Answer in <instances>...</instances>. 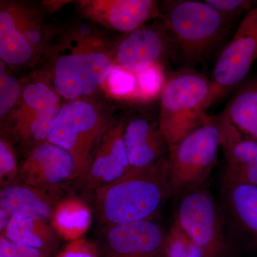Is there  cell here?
I'll return each instance as SVG.
<instances>
[{
  "instance_id": "cell-26",
  "label": "cell",
  "mask_w": 257,
  "mask_h": 257,
  "mask_svg": "<svg viewBox=\"0 0 257 257\" xmlns=\"http://www.w3.org/2000/svg\"><path fill=\"white\" fill-rule=\"evenodd\" d=\"M109 92L116 96H124L133 92L136 85V79L132 72L114 66L108 76Z\"/></svg>"
},
{
  "instance_id": "cell-19",
  "label": "cell",
  "mask_w": 257,
  "mask_h": 257,
  "mask_svg": "<svg viewBox=\"0 0 257 257\" xmlns=\"http://www.w3.org/2000/svg\"><path fill=\"white\" fill-rule=\"evenodd\" d=\"M1 236L19 244L37 248L50 256L60 243V236L52 225L44 219L30 216H13Z\"/></svg>"
},
{
  "instance_id": "cell-25",
  "label": "cell",
  "mask_w": 257,
  "mask_h": 257,
  "mask_svg": "<svg viewBox=\"0 0 257 257\" xmlns=\"http://www.w3.org/2000/svg\"><path fill=\"white\" fill-rule=\"evenodd\" d=\"M20 169L18 157L9 140H0V186L1 189L17 183Z\"/></svg>"
},
{
  "instance_id": "cell-2",
  "label": "cell",
  "mask_w": 257,
  "mask_h": 257,
  "mask_svg": "<svg viewBox=\"0 0 257 257\" xmlns=\"http://www.w3.org/2000/svg\"><path fill=\"white\" fill-rule=\"evenodd\" d=\"M160 10L172 55L186 69L204 63L227 32L229 20L204 1H167Z\"/></svg>"
},
{
  "instance_id": "cell-21",
  "label": "cell",
  "mask_w": 257,
  "mask_h": 257,
  "mask_svg": "<svg viewBox=\"0 0 257 257\" xmlns=\"http://www.w3.org/2000/svg\"><path fill=\"white\" fill-rule=\"evenodd\" d=\"M50 221L60 237L72 241L82 238L90 227L92 212L78 198H66L57 203Z\"/></svg>"
},
{
  "instance_id": "cell-17",
  "label": "cell",
  "mask_w": 257,
  "mask_h": 257,
  "mask_svg": "<svg viewBox=\"0 0 257 257\" xmlns=\"http://www.w3.org/2000/svg\"><path fill=\"white\" fill-rule=\"evenodd\" d=\"M20 109L15 114V130L25 142L30 124L36 120L56 116L60 111V96L41 81L27 84L22 91Z\"/></svg>"
},
{
  "instance_id": "cell-7",
  "label": "cell",
  "mask_w": 257,
  "mask_h": 257,
  "mask_svg": "<svg viewBox=\"0 0 257 257\" xmlns=\"http://www.w3.org/2000/svg\"><path fill=\"white\" fill-rule=\"evenodd\" d=\"M180 198L175 223L199 246L204 257H223L227 251L219 208L200 187Z\"/></svg>"
},
{
  "instance_id": "cell-28",
  "label": "cell",
  "mask_w": 257,
  "mask_h": 257,
  "mask_svg": "<svg viewBox=\"0 0 257 257\" xmlns=\"http://www.w3.org/2000/svg\"><path fill=\"white\" fill-rule=\"evenodd\" d=\"M0 257H50L37 248L13 242L0 236Z\"/></svg>"
},
{
  "instance_id": "cell-15",
  "label": "cell",
  "mask_w": 257,
  "mask_h": 257,
  "mask_svg": "<svg viewBox=\"0 0 257 257\" xmlns=\"http://www.w3.org/2000/svg\"><path fill=\"white\" fill-rule=\"evenodd\" d=\"M224 150V184L257 186V141L243 137L222 116L219 117Z\"/></svg>"
},
{
  "instance_id": "cell-18",
  "label": "cell",
  "mask_w": 257,
  "mask_h": 257,
  "mask_svg": "<svg viewBox=\"0 0 257 257\" xmlns=\"http://www.w3.org/2000/svg\"><path fill=\"white\" fill-rule=\"evenodd\" d=\"M38 53L23 35L15 3H1L0 59L7 65L20 67L32 64Z\"/></svg>"
},
{
  "instance_id": "cell-8",
  "label": "cell",
  "mask_w": 257,
  "mask_h": 257,
  "mask_svg": "<svg viewBox=\"0 0 257 257\" xmlns=\"http://www.w3.org/2000/svg\"><path fill=\"white\" fill-rule=\"evenodd\" d=\"M257 60V3L216 60L211 81L216 99L242 82Z\"/></svg>"
},
{
  "instance_id": "cell-31",
  "label": "cell",
  "mask_w": 257,
  "mask_h": 257,
  "mask_svg": "<svg viewBox=\"0 0 257 257\" xmlns=\"http://www.w3.org/2000/svg\"><path fill=\"white\" fill-rule=\"evenodd\" d=\"M11 218L8 213L0 209V232H1V234L4 232Z\"/></svg>"
},
{
  "instance_id": "cell-14",
  "label": "cell",
  "mask_w": 257,
  "mask_h": 257,
  "mask_svg": "<svg viewBox=\"0 0 257 257\" xmlns=\"http://www.w3.org/2000/svg\"><path fill=\"white\" fill-rule=\"evenodd\" d=\"M124 120L113 121L101 139L84 181L87 188L105 187L132 170L123 142Z\"/></svg>"
},
{
  "instance_id": "cell-29",
  "label": "cell",
  "mask_w": 257,
  "mask_h": 257,
  "mask_svg": "<svg viewBox=\"0 0 257 257\" xmlns=\"http://www.w3.org/2000/svg\"><path fill=\"white\" fill-rule=\"evenodd\" d=\"M98 248L85 238L70 241L55 257H98Z\"/></svg>"
},
{
  "instance_id": "cell-27",
  "label": "cell",
  "mask_w": 257,
  "mask_h": 257,
  "mask_svg": "<svg viewBox=\"0 0 257 257\" xmlns=\"http://www.w3.org/2000/svg\"><path fill=\"white\" fill-rule=\"evenodd\" d=\"M204 2L228 20H232L243 12L248 13L257 3L248 0H206Z\"/></svg>"
},
{
  "instance_id": "cell-30",
  "label": "cell",
  "mask_w": 257,
  "mask_h": 257,
  "mask_svg": "<svg viewBox=\"0 0 257 257\" xmlns=\"http://www.w3.org/2000/svg\"><path fill=\"white\" fill-rule=\"evenodd\" d=\"M139 84L147 95H153L160 89L162 77L157 65L152 66L138 73Z\"/></svg>"
},
{
  "instance_id": "cell-3",
  "label": "cell",
  "mask_w": 257,
  "mask_h": 257,
  "mask_svg": "<svg viewBox=\"0 0 257 257\" xmlns=\"http://www.w3.org/2000/svg\"><path fill=\"white\" fill-rule=\"evenodd\" d=\"M215 100L211 79L192 69H182L166 79L158 121L169 149L207 121V109Z\"/></svg>"
},
{
  "instance_id": "cell-11",
  "label": "cell",
  "mask_w": 257,
  "mask_h": 257,
  "mask_svg": "<svg viewBox=\"0 0 257 257\" xmlns=\"http://www.w3.org/2000/svg\"><path fill=\"white\" fill-rule=\"evenodd\" d=\"M73 157L67 150L50 142H44L30 150L21 165V183L45 189H56L64 181L74 177Z\"/></svg>"
},
{
  "instance_id": "cell-23",
  "label": "cell",
  "mask_w": 257,
  "mask_h": 257,
  "mask_svg": "<svg viewBox=\"0 0 257 257\" xmlns=\"http://www.w3.org/2000/svg\"><path fill=\"white\" fill-rule=\"evenodd\" d=\"M165 254V257H204L202 248L175 222L167 234Z\"/></svg>"
},
{
  "instance_id": "cell-24",
  "label": "cell",
  "mask_w": 257,
  "mask_h": 257,
  "mask_svg": "<svg viewBox=\"0 0 257 257\" xmlns=\"http://www.w3.org/2000/svg\"><path fill=\"white\" fill-rule=\"evenodd\" d=\"M0 116H6L21 98L20 83L5 71V64L0 62Z\"/></svg>"
},
{
  "instance_id": "cell-1",
  "label": "cell",
  "mask_w": 257,
  "mask_h": 257,
  "mask_svg": "<svg viewBox=\"0 0 257 257\" xmlns=\"http://www.w3.org/2000/svg\"><path fill=\"white\" fill-rule=\"evenodd\" d=\"M171 197L167 157L150 167L132 169L112 183L94 190V206L106 227L155 219Z\"/></svg>"
},
{
  "instance_id": "cell-6",
  "label": "cell",
  "mask_w": 257,
  "mask_h": 257,
  "mask_svg": "<svg viewBox=\"0 0 257 257\" xmlns=\"http://www.w3.org/2000/svg\"><path fill=\"white\" fill-rule=\"evenodd\" d=\"M219 147V117L209 116L204 124L169 149L167 162L172 197H181L203 187L215 166Z\"/></svg>"
},
{
  "instance_id": "cell-10",
  "label": "cell",
  "mask_w": 257,
  "mask_h": 257,
  "mask_svg": "<svg viewBox=\"0 0 257 257\" xmlns=\"http://www.w3.org/2000/svg\"><path fill=\"white\" fill-rule=\"evenodd\" d=\"M168 55H172L170 40L162 23L159 28L143 26L128 33L118 44L113 61L114 66L138 73Z\"/></svg>"
},
{
  "instance_id": "cell-22",
  "label": "cell",
  "mask_w": 257,
  "mask_h": 257,
  "mask_svg": "<svg viewBox=\"0 0 257 257\" xmlns=\"http://www.w3.org/2000/svg\"><path fill=\"white\" fill-rule=\"evenodd\" d=\"M224 198L235 221L257 243V186L224 184Z\"/></svg>"
},
{
  "instance_id": "cell-12",
  "label": "cell",
  "mask_w": 257,
  "mask_h": 257,
  "mask_svg": "<svg viewBox=\"0 0 257 257\" xmlns=\"http://www.w3.org/2000/svg\"><path fill=\"white\" fill-rule=\"evenodd\" d=\"M123 142L132 169L150 167L168 155L158 119L147 113H135L124 120Z\"/></svg>"
},
{
  "instance_id": "cell-20",
  "label": "cell",
  "mask_w": 257,
  "mask_h": 257,
  "mask_svg": "<svg viewBox=\"0 0 257 257\" xmlns=\"http://www.w3.org/2000/svg\"><path fill=\"white\" fill-rule=\"evenodd\" d=\"M221 116L243 137L257 141V77L240 88Z\"/></svg>"
},
{
  "instance_id": "cell-16",
  "label": "cell",
  "mask_w": 257,
  "mask_h": 257,
  "mask_svg": "<svg viewBox=\"0 0 257 257\" xmlns=\"http://www.w3.org/2000/svg\"><path fill=\"white\" fill-rule=\"evenodd\" d=\"M55 190L37 188L23 183L12 184L0 191V209L11 217L30 216L50 220L60 202Z\"/></svg>"
},
{
  "instance_id": "cell-13",
  "label": "cell",
  "mask_w": 257,
  "mask_h": 257,
  "mask_svg": "<svg viewBox=\"0 0 257 257\" xmlns=\"http://www.w3.org/2000/svg\"><path fill=\"white\" fill-rule=\"evenodd\" d=\"M84 15L93 21L125 33L145 26L153 19H162L158 2L153 0H99L82 3Z\"/></svg>"
},
{
  "instance_id": "cell-5",
  "label": "cell",
  "mask_w": 257,
  "mask_h": 257,
  "mask_svg": "<svg viewBox=\"0 0 257 257\" xmlns=\"http://www.w3.org/2000/svg\"><path fill=\"white\" fill-rule=\"evenodd\" d=\"M111 117L102 106L84 99L61 106L47 141L70 153L75 165L74 177L84 181L93 158V150L110 126Z\"/></svg>"
},
{
  "instance_id": "cell-4",
  "label": "cell",
  "mask_w": 257,
  "mask_h": 257,
  "mask_svg": "<svg viewBox=\"0 0 257 257\" xmlns=\"http://www.w3.org/2000/svg\"><path fill=\"white\" fill-rule=\"evenodd\" d=\"M72 47L57 56L52 68L53 89L68 101L82 99L100 87L114 67V61L100 40L81 28Z\"/></svg>"
},
{
  "instance_id": "cell-9",
  "label": "cell",
  "mask_w": 257,
  "mask_h": 257,
  "mask_svg": "<svg viewBox=\"0 0 257 257\" xmlns=\"http://www.w3.org/2000/svg\"><path fill=\"white\" fill-rule=\"evenodd\" d=\"M167 234L154 219L106 226L103 253L104 257H165Z\"/></svg>"
}]
</instances>
